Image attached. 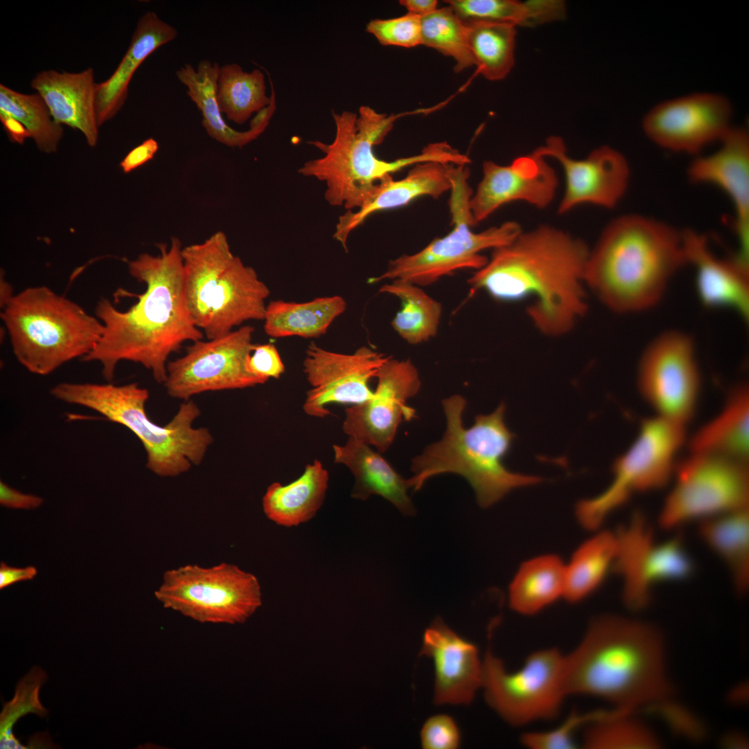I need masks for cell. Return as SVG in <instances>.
Here are the masks:
<instances>
[{"label": "cell", "mask_w": 749, "mask_h": 749, "mask_svg": "<svg viewBox=\"0 0 749 749\" xmlns=\"http://www.w3.org/2000/svg\"><path fill=\"white\" fill-rule=\"evenodd\" d=\"M608 709L589 712L573 711L560 725L550 730L531 731L522 734V744L529 749H574L579 745L574 735L578 730L603 716Z\"/></svg>", "instance_id": "45"}, {"label": "cell", "mask_w": 749, "mask_h": 749, "mask_svg": "<svg viewBox=\"0 0 749 749\" xmlns=\"http://www.w3.org/2000/svg\"><path fill=\"white\" fill-rule=\"evenodd\" d=\"M1 309L16 359L37 375L49 374L85 357L104 330L96 316L47 286L28 287Z\"/></svg>", "instance_id": "8"}, {"label": "cell", "mask_w": 749, "mask_h": 749, "mask_svg": "<svg viewBox=\"0 0 749 749\" xmlns=\"http://www.w3.org/2000/svg\"><path fill=\"white\" fill-rule=\"evenodd\" d=\"M329 473L315 460L293 482L271 483L262 499L266 516L284 527L298 526L311 520L321 508L328 488Z\"/></svg>", "instance_id": "31"}, {"label": "cell", "mask_w": 749, "mask_h": 749, "mask_svg": "<svg viewBox=\"0 0 749 749\" xmlns=\"http://www.w3.org/2000/svg\"><path fill=\"white\" fill-rule=\"evenodd\" d=\"M465 23L478 72L489 80L503 79L515 63L516 26L488 21Z\"/></svg>", "instance_id": "40"}, {"label": "cell", "mask_w": 749, "mask_h": 749, "mask_svg": "<svg viewBox=\"0 0 749 749\" xmlns=\"http://www.w3.org/2000/svg\"><path fill=\"white\" fill-rule=\"evenodd\" d=\"M43 501L40 497L23 493L0 481V503L4 507L30 510L40 507Z\"/></svg>", "instance_id": "49"}, {"label": "cell", "mask_w": 749, "mask_h": 749, "mask_svg": "<svg viewBox=\"0 0 749 749\" xmlns=\"http://www.w3.org/2000/svg\"><path fill=\"white\" fill-rule=\"evenodd\" d=\"M216 100L227 119L243 124L252 113L269 105L271 97L266 94L265 78L259 69L248 73L232 63L220 68Z\"/></svg>", "instance_id": "39"}, {"label": "cell", "mask_w": 749, "mask_h": 749, "mask_svg": "<svg viewBox=\"0 0 749 749\" xmlns=\"http://www.w3.org/2000/svg\"><path fill=\"white\" fill-rule=\"evenodd\" d=\"M698 531L729 567L736 589L744 592L749 584L748 508L703 519Z\"/></svg>", "instance_id": "35"}, {"label": "cell", "mask_w": 749, "mask_h": 749, "mask_svg": "<svg viewBox=\"0 0 749 749\" xmlns=\"http://www.w3.org/2000/svg\"><path fill=\"white\" fill-rule=\"evenodd\" d=\"M451 192L449 205L452 230L443 237L434 239L416 253L402 255L390 260L386 270L370 278L368 283L401 279L418 286H427L458 270H479L488 261L481 251L507 245L522 232L515 221H507L480 232H473L471 227L476 225L469 205L472 191L465 187H456Z\"/></svg>", "instance_id": "12"}, {"label": "cell", "mask_w": 749, "mask_h": 749, "mask_svg": "<svg viewBox=\"0 0 749 749\" xmlns=\"http://www.w3.org/2000/svg\"><path fill=\"white\" fill-rule=\"evenodd\" d=\"M454 165L436 161L420 162L402 179L395 180L390 177L382 180L363 207L347 211L339 217L334 237L347 250L346 243L352 231L375 212L406 205L422 196L438 198L452 187Z\"/></svg>", "instance_id": "26"}, {"label": "cell", "mask_w": 749, "mask_h": 749, "mask_svg": "<svg viewBox=\"0 0 749 749\" xmlns=\"http://www.w3.org/2000/svg\"><path fill=\"white\" fill-rule=\"evenodd\" d=\"M366 31L384 46L412 48L422 44L421 17L411 13L392 19H374Z\"/></svg>", "instance_id": "46"}, {"label": "cell", "mask_w": 749, "mask_h": 749, "mask_svg": "<svg viewBox=\"0 0 749 749\" xmlns=\"http://www.w3.org/2000/svg\"><path fill=\"white\" fill-rule=\"evenodd\" d=\"M424 749H455L460 746V734L455 721L447 714L429 718L420 731Z\"/></svg>", "instance_id": "47"}, {"label": "cell", "mask_w": 749, "mask_h": 749, "mask_svg": "<svg viewBox=\"0 0 749 749\" xmlns=\"http://www.w3.org/2000/svg\"><path fill=\"white\" fill-rule=\"evenodd\" d=\"M700 382L694 342L683 332L662 333L641 356L638 388L657 416L686 427L696 413Z\"/></svg>", "instance_id": "15"}, {"label": "cell", "mask_w": 749, "mask_h": 749, "mask_svg": "<svg viewBox=\"0 0 749 749\" xmlns=\"http://www.w3.org/2000/svg\"><path fill=\"white\" fill-rule=\"evenodd\" d=\"M558 177L545 158L535 154L515 159L510 165L492 161L483 164V178L470 200L475 225L486 219L502 205L524 200L538 208L552 201Z\"/></svg>", "instance_id": "23"}, {"label": "cell", "mask_w": 749, "mask_h": 749, "mask_svg": "<svg viewBox=\"0 0 749 749\" xmlns=\"http://www.w3.org/2000/svg\"><path fill=\"white\" fill-rule=\"evenodd\" d=\"M376 377L378 383L372 396L345 409L343 430L383 453L393 442L401 422L416 417L415 410L408 406L407 400L417 394L421 381L410 360L391 356L380 367Z\"/></svg>", "instance_id": "19"}, {"label": "cell", "mask_w": 749, "mask_h": 749, "mask_svg": "<svg viewBox=\"0 0 749 749\" xmlns=\"http://www.w3.org/2000/svg\"><path fill=\"white\" fill-rule=\"evenodd\" d=\"M565 569L561 558L552 554L524 562L509 586L510 607L533 615L563 597Z\"/></svg>", "instance_id": "34"}, {"label": "cell", "mask_w": 749, "mask_h": 749, "mask_svg": "<svg viewBox=\"0 0 749 749\" xmlns=\"http://www.w3.org/2000/svg\"><path fill=\"white\" fill-rule=\"evenodd\" d=\"M719 143L713 153L694 160L687 174L691 182L718 187L730 198L738 246L732 259L749 269V136L732 127Z\"/></svg>", "instance_id": "22"}, {"label": "cell", "mask_w": 749, "mask_h": 749, "mask_svg": "<svg viewBox=\"0 0 749 749\" xmlns=\"http://www.w3.org/2000/svg\"><path fill=\"white\" fill-rule=\"evenodd\" d=\"M634 712L613 708L585 727L580 746L587 749L656 748L657 736L633 716Z\"/></svg>", "instance_id": "41"}, {"label": "cell", "mask_w": 749, "mask_h": 749, "mask_svg": "<svg viewBox=\"0 0 749 749\" xmlns=\"http://www.w3.org/2000/svg\"><path fill=\"white\" fill-rule=\"evenodd\" d=\"M617 549L612 570L623 578L622 597L632 610L646 608L653 587L663 582L681 580L694 571L680 536L657 543L646 517L636 512L616 533Z\"/></svg>", "instance_id": "16"}, {"label": "cell", "mask_w": 749, "mask_h": 749, "mask_svg": "<svg viewBox=\"0 0 749 749\" xmlns=\"http://www.w3.org/2000/svg\"><path fill=\"white\" fill-rule=\"evenodd\" d=\"M370 447L351 436L345 445H333L334 462L347 466L354 475L351 497L364 501L371 495H379L404 515H414L416 510L407 494L406 479Z\"/></svg>", "instance_id": "29"}, {"label": "cell", "mask_w": 749, "mask_h": 749, "mask_svg": "<svg viewBox=\"0 0 749 749\" xmlns=\"http://www.w3.org/2000/svg\"><path fill=\"white\" fill-rule=\"evenodd\" d=\"M565 685L568 696L594 697L634 713L660 712L668 722L682 709L671 703L673 689L662 632L619 615L593 619L565 654Z\"/></svg>", "instance_id": "2"}, {"label": "cell", "mask_w": 749, "mask_h": 749, "mask_svg": "<svg viewBox=\"0 0 749 749\" xmlns=\"http://www.w3.org/2000/svg\"><path fill=\"white\" fill-rule=\"evenodd\" d=\"M31 87L42 97L57 123L80 130L89 146L97 144L96 83L92 68L78 73L42 71Z\"/></svg>", "instance_id": "27"}, {"label": "cell", "mask_w": 749, "mask_h": 749, "mask_svg": "<svg viewBox=\"0 0 749 749\" xmlns=\"http://www.w3.org/2000/svg\"><path fill=\"white\" fill-rule=\"evenodd\" d=\"M687 440L685 426L657 415L644 419L633 442L614 460L610 485L576 504L580 524L587 530L597 529L634 494L664 487L673 477L677 455Z\"/></svg>", "instance_id": "10"}, {"label": "cell", "mask_w": 749, "mask_h": 749, "mask_svg": "<svg viewBox=\"0 0 749 749\" xmlns=\"http://www.w3.org/2000/svg\"><path fill=\"white\" fill-rule=\"evenodd\" d=\"M246 370L265 383L279 378L285 370L277 347L272 343L255 345L245 361Z\"/></svg>", "instance_id": "48"}, {"label": "cell", "mask_w": 749, "mask_h": 749, "mask_svg": "<svg viewBox=\"0 0 749 749\" xmlns=\"http://www.w3.org/2000/svg\"><path fill=\"white\" fill-rule=\"evenodd\" d=\"M617 549L616 534L608 531L579 546L566 566L563 598L576 603L593 594L612 569Z\"/></svg>", "instance_id": "36"}, {"label": "cell", "mask_w": 749, "mask_h": 749, "mask_svg": "<svg viewBox=\"0 0 749 749\" xmlns=\"http://www.w3.org/2000/svg\"><path fill=\"white\" fill-rule=\"evenodd\" d=\"M336 132L333 141H311L323 156L305 162L299 169L326 185L325 198L332 206L354 211L372 196L379 182L412 164L444 158L442 148L429 144L419 154L386 161L378 158L373 146L381 143L400 115L378 113L361 106L359 114L350 111L332 113Z\"/></svg>", "instance_id": "7"}, {"label": "cell", "mask_w": 749, "mask_h": 749, "mask_svg": "<svg viewBox=\"0 0 749 749\" xmlns=\"http://www.w3.org/2000/svg\"><path fill=\"white\" fill-rule=\"evenodd\" d=\"M421 655L433 660L434 703L469 705L482 687L483 660L478 648L449 628L440 618L426 629Z\"/></svg>", "instance_id": "24"}, {"label": "cell", "mask_w": 749, "mask_h": 749, "mask_svg": "<svg viewBox=\"0 0 749 749\" xmlns=\"http://www.w3.org/2000/svg\"><path fill=\"white\" fill-rule=\"evenodd\" d=\"M533 153L556 159L564 169L566 188L558 207L559 214L584 203L612 208L627 189L630 176L628 162L621 153L609 146L596 148L584 160H575L567 154L561 137L551 136L545 145Z\"/></svg>", "instance_id": "21"}, {"label": "cell", "mask_w": 749, "mask_h": 749, "mask_svg": "<svg viewBox=\"0 0 749 749\" xmlns=\"http://www.w3.org/2000/svg\"><path fill=\"white\" fill-rule=\"evenodd\" d=\"M422 45L434 49L456 62L460 72L475 65L467 37V26L449 6L421 17Z\"/></svg>", "instance_id": "43"}, {"label": "cell", "mask_w": 749, "mask_h": 749, "mask_svg": "<svg viewBox=\"0 0 749 749\" xmlns=\"http://www.w3.org/2000/svg\"><path fill=\"white\" fill-rule=\"evenodd\" d=\"M379 292L391 294L400 299L402 308L391 324L404 341L417 345L436 336L442 306L418 285L396 279L391 283L383 285Z\"/></svg>", "instance_id": "38"}, {"label": "cell", "mask_w": 749, "mask_h": 749, "mask_svg": "<svg viewBox=\"0 0 749 749\" xmlns=\"http://www.w3.org/2000/svg\"><path fill=\"white\" fill-rule=\"evenodd\" d=\"M177 30L149 11L139 19L130 46L113 74L96 83V112L98 127L113 118L124 105L130 82L138 67L157 49L173 40Z\"/></svg>", "instance_id": "28"}, {"label": "cell", "mask_w": 749, "mask_h": 749, "mask_svg": "<svg viewBox=\"0 0 749 749\" xmlns=\"http://www.w3.org/2000/svg\"><path fill=\"white\" fill-rule=\"evenodd\" d=\"M51 394L130 429L144 446L147 468L161 477H175L200 464L214 441L207 428L193 427L200 411L192 400L184 401L166 425L155 424L146 412L149 392L137 383L62 382L51 389Z\"/></svg>", "instance_id": "6"}, {"label": "cell", "mask_w": 749, "mask_h": 749, "mask_svg": "<svg viewBox=\"0 0 749 749\" xmlns=\"http://www.w3.org/2000/svg\"><path fill=\"white\" fill-rule=\"evenodd\" d=\"M390 356L361 347L352 354L325 350L312 342L307 347L304 372L311 388L307 392L304 413L324 417L330 414L332 403L361 404L373 395L370 380Z\"/></svg>", "instance_id": "20"}, {"label": "cell", "mask_w": 749, "mask_h": 749, "mask_svg": "<svg viewBox=\"0 0 749 749\" xmlns=\"http://www.w3.org/2000/svg\"><path fill=\"white\" fill-rule=\"evenodd\" d=\"M730 100L714 92H694L660 102L642 120L646 136L673 152L696 155L720 141L732 127Z\"/></svg>", "instance_id": "18"}, {"label": "cell", "mask_w": 749, "mask_h": 749, "mask_svg": "<svg viewBox=\"0 0 749 749\" xmlns=\"http://www.w3.org/2000/svg\"><path fill=\"white\" fill-rule=\"evenodd\" d=\"M590 250L578 239L541 225L493 249L467 280L472 295L484 290L496 300L534 298L528 314L540 331L559 336L587 311L585 270Z\"/></svg>", "instance_id": "3"}, {"label": "cell", "mask_w": 749, "mask_h": 749, "mask_svg": "<svg viewBox=\"0 0 749 749\" xmlns=\"http://www.w3.org/2000/svg\"><path fill=\"white\" fill-rule=\"evenodd\" d=\"M254 327H239L208 341L191 343L185 354L167 363L164 387L168 395L184 401L208 391L242 389L265 384L246 370L254 344Z\"/></svg>", "instance_id": "17"}, {"label": "cell", "mask_w": 749, "mask_h": 749, "mask_svg": "<svg viewBox=\"0 0 749 749\" xmlns=\"http://www.w3.org/2000/svg\"><path fill=\"white\" fill-rule=\"evenodd\" d=\"M182 256L188 308L208 339L246 321L264 320L269 289L253 268L234 255L224 232L182 248Z\"/></svg>", "instance_id": "9"}, {"label": "cell", "mask_w": 749, "mask_h": 749, "mask_svg": "<svg viewBox=\"0 0 749 749\" xmlns=\"http://www.w3.org/2000/svg\"><path fill=\"white\" fill-rule=\"evenodd\" d=\"M399 3L411 13L420 17L427 15L438 9L436 0H401Z\"/></svg>", "instance_id": "53"}, {"label": "cell", "mask_w": 749, "mask_h": 749, "mask_svg": "<svg viewBox=\"0 0 749 749\" xmlns=\"http://www.w3.org/2000/svg\"><path fill=\"white\" fill-rule=\"evenodd\" d=\"M464 22L488 21L517 26L537 25L565 15V3L558 0L445 1Z\"/></svg>", "instance_id": "37"}, {"label": "cell", "mask_w": 749, "mask_h": 749, "mask_svg": "<svg viewBox=\"0 0 749 749\" xmlns=\"http://www.w3.org/2000/svg\"><path fill=\"white\" fill-rule=\"evenodd\" d=\"M160 253L139 255L128 261L130 275L146 285L137 302L126 311L107 298L100 299L95 316L104 330L93 350L82 359L96 361L103 378L110 381L122 361L143 365L158 384L165 382L170 355L186 342L203 338L187 303L182 243L173 237L169 247L157 245Z\"/></svg>", "instance_id": "1"}, {"label": "cell", "mask_w": 749, "mask_h": 749, "mask_svg": "<svg viewBox=\"0 0 749 749\" xmlns=\"http://www.w3.org/2000/svg\"><path fill=\"white\" fill-rule=\"evenodd\" d=\"M155 596L165 608L203 623H243L261 605L257 578L225 562L169 569Z\"/></svg>", "instance_id": "13"}, {"label": "cell", "mask_w": 749, "mask_h": 749, "mask_svg": "<svg viewBox=\"0 0 749 749\" xmlns=\"http://www.w3.org/2000/svg\"><path fill=\"white\" fill-rule=\"evenodd\" d=\"M346 308L339 295L322 297L305 302L273 300L266 305L264 328L273 338H318Z\"/></svg>", "instance_id": "33"}, {"label": "cell", "mask_w": 749, "mask_h": 749, "mask_svg": "<svg viewBox=\"0 0 749 749\" xmlns=\"http://www.w3.org/2000/svg\"><path fill=\"white\" fill-rule=\"evenodd\" d=\"M0 112L19 121L41 151L51 153L57 150L63 135V128L53 119L45 101L37 92L23 94L1 84Z\"/></svg>", "instance_id": "42"}, {"label": "cell", "mask_w": 749, "mask_h": 749, "mask_svg": "<svg viewBox=\"0 0 749 749\" xmlns=\"http://www.w3.org/2000/svg\"><path fill=\"white\" fill-rule=\"evenodd\" d=\"M685 264L682 231L628 214L613 220L590 251L585 284L612 310L640 311L657 303Z\"/></svg>", "instance_id": "4"}, {"label": "cell", "mask_w": 749, "mask_h": 749, "mask_svg": "<svg viewBox=\"0 0 749 749\" xmlns=\"http://www.w3.org/2000/svg\"><path fill=\"white\" fill-rule=\"evenodd\" d=\"M674 476L659 516L663 528L748 508V462L690 453L678 461Z\"/></svg>", "instance_id": "14"}, {"label": "cell", "mask_w": 749, "mask_h": 749, "mask_svg": "<svg viewBox=\"0 0 749 749\" xmlns=\"http://www.w3.org/2000/svg\"><path fill=\"white\" fill-rule=\"evenodd\" d=\"M481 688L489 706L512 726L556 718L568 696L565 654L556 647L535 651L517 671L509 672L489 642Z\"/></svg>", "instance_id": "11"}, {"label": "cell", "mask_w": 749, "mask_h": 749, "mask_svg": "<svg viewBox=\"0 0 749 749\" xmlns=\"http://www.w3.org/2000/svg\"><path fill=\"white\" fill-rule=\"evenodd\" d=\"M220 68L217 62L203 60L197 69L185 64L176 71V76L187 87V95L201 112L202 125L207 135L229 147L242 148L256 139L266 127L250 123L248 130L240 132L225 123L216 100Z\"/></svg>", "instance_id": "32"}, {"label": "cell", "mask_w": 749, "mask_h": 749, "mask_svg": "<svg viewBox=\"0 0 749 749\" xmlns=\"http://www.w3.org/2000/svg\"><path fill=\"white\" fill-rule=\"evenodd\" d=\"M686 444L690 453L748 463L749 389L746 383L730 389L718 415L700 427Z\"/></svg>", "instance_id": "30"}, {"label": "cell", "mask_w": 749, "mask_h": 749, "mask_svg": "<svg viewBox=\"0 0 749 749\" xmlns=\"http://www.w3.org/2000/svg\"><path fill=\"white\" fill-rule=\"evenodd\" d=\"M37 569L33 566L17 568L8 566L2 562L0 565V589L19 581L31 580L37 575Z\"/></svg>", "instance_id": "51"}, {"label": "cell", "mask_w": 749, "mask_h": 749, "mask_svg": "<svg viewBox=\"0 0 749 749\" xmlns=\"http://www.w3.org/2000/svg\"><path fill=\"white\" fill-rule=\"evenodd\" d=\"M0 121L12 141L21 144L26 139L31 137L26 128L12 116L3 112H0Z\"/></svg>", "instance_id": "52"}, {"label": "cell", "mask_w": 749, "mask_h": 749, "mask_svg": "<svg viewBox=\"0 0 749 749\" xmlns=\"http://www.w3.org/2000/svg\"><path fill=\"white\" fill-rule=\"evenodd\" d=\"M466 404L460 395L442 399L446 429L440 440L412 460L413 475L406 479L408 488L417 491L432 476L456 474L472 487L479 505L488 508L514 489L543 481L537 476L511 472L503 463L515 436L504 422L506 405L501 403L492 413L476 415L473 425L465 428Z\"/></svg>", "instance_id": "5"}, {"label": "cell", "mask_w": 749, "mask_h": 749, "mask_svg": "<svg viewBox=\"0 0 749 749\" xmlns=\"http://www.w3.org/2000/svg\"><path fill=\"white\" fill-rule=\"evenodd\" d=\"M686 264L695 271L698 296L708 308H728L747 320L749 317V270L732 259L718 258L707 238L691 230L682 231Z\"/></svg>", "instance_id": "25"}, {"label": "cell", "mask_w": 749, "mask_h": 749, "mask_svg": "<svg viewBox=\"0 0 749 749\" xmlns=\"http://www.w3.org/2000/svg\"><path fill=\"white\" fill-rule=\"evenodd\" d=\"M47 678L45 671L33 667L18 682L12 699L7 703L0 715L1 748H24L15 737L12 728L15 723L28 714L40 717L48 714V710L40 700V690Z\"/></svg>", "instance_id": "44"}, {"label": "cell", "mask_w": 749, "mask_h": 749, "mask_svg": "<svg viewBox=\"0 0 749 749\" xmlns=\"http://www.w3.org/2000/svg\"><path fill=\"white\" fill-rule=\"evenodd\" d=\"M159 149L157 141L148 138L132 148L123 159L120 166L125 173H129L152 160Z\"/></svg>", "instance_id": "50"}]
</instances>
